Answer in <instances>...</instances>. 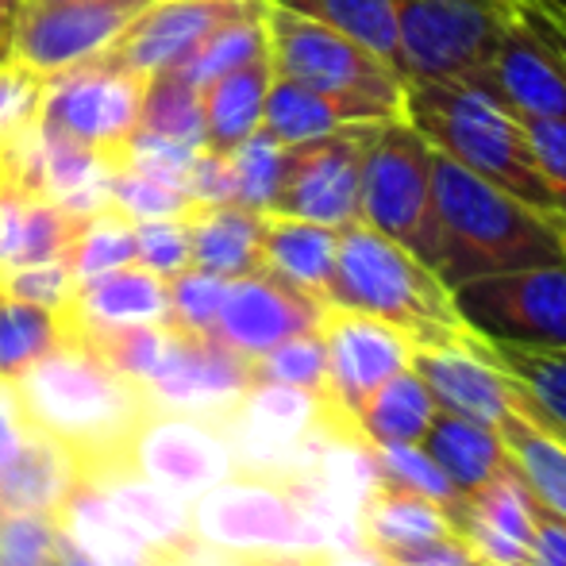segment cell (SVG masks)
I'll use <instances>...</instances> for the list:
<instances>
[{
  "instance_id": "cell-1",
  "label": "cell",
  "mask_w": 566,
  "mask_h": 566,
  "mask_svg": "<svg viewBox=\"0 0 566 566\" xmlns=\"http://www.w3.org/2000/svg\"><path fill=\"white\" fill-rule=\"evenodd\" d=\"M15 394L28 424L74 454L85 485L135 470V436L150 420L147 397L82 339L59 336L46 355L15 374Z\"/></svg>"
},
{
  "instance_id": "cell-2",
  "label": "cell",
  "mask_w": 566,
  "mask_h": 566,
  "mask_svg": "<svg viewBox=\"0 0 566 566\" xmlns=\"http://www.w3.org/2000/svg\"><path fill=\"white\" fill-rule=\"evenodd\" d=\"M432 197L440 224L436 274L454 290L485 274L566 262V228L547 212L516 201L493 181L432 150Z\"/></svg>"
},
{
  "instance_id": "cell-3",
  "label": "cell",
  "mask_w": 566,
  "mask_h": 566,
  "mask_svg": "<svg viewBox=\"0 0 566 566\" xmlns=\"http://www.w3.org/2000/svg\"><path fill=\"white\" fill-rule=\"evenodd\" d=\"M405 119L428 139L436 155L467 166L470 174L493 181L532 209L552 212V197L536 170L524 119L513 113L490 74L459 82H409Z\"/></svg>"
},
{
  "instance_id": "cell-4",
  "label": "cell",
  "mask_w": 566,
  "mask_h": 566,
  "mask_svg": "<svg viewBox=\"0 0 566 566\" xmlns=\"http://www.w3.org/2000/svg\"><path fill=\"white\" fill-rule=\"evenodd\" d=\"M328 305L389 321L417 343L467 332L440 274L428 262H420L409 247L394 243L363 220L339 231Z\"/></svg>"
},
{
  "instance_id": "cell-5",
  "label": "cell",
  "mask_w": 566,
  "mask_h": 566,
  "mask_svg": "<svg viewBox=\"0 0 566 566\" xmlns=\"http://www.w3.org/2000/svg\"><path fill=\"white\" fill-rule=\"evenodd\" d=\"M189 528L205 547L239 566L328 552L324 532L301 505L293 485L277 478L231 474L189 505Z\"/></svg>"
},
{
  "instance_id": "cell-6",
  "label": "cell",
  "mask_w": 566,
  "mask_h": 566,
  "mask_svg": "<svg viewBox=\"0 0 566 566\" xmlns=\"http://www.w3.org/2000/svg\"><path fill=\"white\" fill-rule=\"evenodd\" d=\"M358 220L409 247L436 270L440 224L432 197V147L409 119H389L366 143Z\"/></svg>"
},
{
  "instance_id": "cell-7",
  "label": "cell",
  "mask_w": 566,
  "mask_h": 566,
  "mask_svg": "<svg viewBox=\"0 0 566 566\" xmlns=\"http://www.w3.org/2000/svg\"><path fill=\"white\" fill-rule=\"evenodd\" d=\"M262 28H266L270 70L277 77L321 93H339V97L381 101L405 113V77L350 35L274 0H266Z\"/></svg>"
},
{
  "instance_id": "cell-8",
  "label": "cell",
  "mask_w": 566,
  "mask_h": 566,
  "mask_svg": "<svg viewBox=\"0 0 566 566\" xmlns=\"http://www.w3.org/2000/svg\"><path fill=\"white\" fill-rule=\"evenodd\" d=\"M397 74L409 82H459L490 74L509 23V0H394Z\"/></svg>"
},
{
  "instance_id": "cell-9",
  "label": "cell",
  "mask_w": 566,
  "mask_h": 566,
  "mask_svg": "<svg viewBox=\"0 0 566 566\" xmlns=\"http://www.w3.org/2000/svg\"><path fill=\"white\" fill-rule=\"evenodd\" d=\"M470 336L524 350H566V262L505 270L451 290Z\"/></svg>"
},
{
  "instance_id": "cell-10",
  "label": "cell",
  "mask_w": 566,
  "mask_h": 566,
  "mask_svg": "<svg viewBox=\"0 0 566 566\" xmlns=\"http://www.w3.org/2000/svg\"><path fill=\"white\" fill-rule=\"evenodd\" d=\"M143 93H147V77L97 54L82 66L46 77L39 124L46 132H59L66 139L101 150L116 166L124 143L139 132Z\"/></svg>"
},
{
  "instance_id": "cell-11",
  "label": "cell",
  "mask_w": 566,
  "mask_h": 566,
  "mask_svg": "<svg viewBox=\"0 0 566 566\" xmlns=\"http://www.w3.org/2000/svg\"><path fill=\"white\" fill-rule=\"evenodd\" d=\"M251 386V358L235 355L217 336H189L170 328L163 358L139 389L150 417H193L224 428Z\"/></svg>"
},
{
  "instance_id": "cell-12",
  "label": "cell",
  "mask_w": 566,
  "mask_h": 566,
  "mask_svg": "<svg viewBox=\"0 0 566 566\" xmlns=\"http://www.w3.org/2000/svg\"><path fill=\"white\" fill-rule=\"evenodd\" d=\"M381 124L370 127H343V132L321 135V139L285 147L282 189H277L274 212L313 224L343 231L358 224V193H363V155L370 135Z\"/></svg>"
},
{
  "instance_id": "cell-13",
  "label": "cell",
  "mask_w": 566,
  "mask_h": 566,
  "mask_svg": "<svg viewBox=\"0 0 566 566\" xmlns=\"http://www.w3.org/2000/svg\"><path fill=\"white\" fill-rule=\"evenodd\" d=\"M147 0H28L12 31V59L54 77L105 54Z\"/></svg>"
},
{
  "instance_id": "cell-14",
  "label": "cell",
  "mask_w": 566,
  "mask_h": 566,
  "mask_svg": "<svg viewBox=\"0 0 566 566\" xmlns=\"http://www.w3.org/2000/svg\"><path fill=\"white\" fill-rule=\"evenodd\" d=\"M316 332H321L324 355H328V401L347 417H355V409L374 389H381L394 374L412 366L417 339L378 316L324 305Z\"/></svg>"
},
{
  "instance_id": "cell-15",
  "label": "cell",
  "mask_w": 566,
  "mask_h": 566,
  "mask_svg": "<svg viewBox=\"0 0 566 566\" xmlns=\"http://www.w3.org/2000/svg\"><path fill=\"white\" fill-rule=\"evenodd\" d=\"M262 12H266V0H147L116 35L105 59L139 77H155L178 66L217 28Z\"/></svg>"
},
{
  "instance_id": "cell-16",
  "label": "cell",
  "mask_w": 566,
  "mask_h": 566,
  "mask_svg": "<svg viewBox=\"0 0 566 566\" xmlns=\"http://www.w3.org/2000/svg\"><path fill=\"white\" fill-rule=\"evenodd\" d=\"M412 370L424 378L436 409L497 428L513 405V378L497 366L478 336L459 332L412 347Z\"/></svg>"
},
{
  "instance_id": "cell-17",
  "label": "cell",
  "mask_w": 566,
  "mask_h": 566,
  "mask_svg": "<svg viewBox=\"0 0 566 566\" xmlns=\"http://www.w3.org/2000/svg\"><path fill=\"white\" fill-rule=\"evenodd\" d=\"M132 467L189 505L235 474L224 432L193 417H150L135 436Z\"/></svg>"
},
{
  "instance_id": "cell-18",
  "label": "cell",
  "mask_w": 566,
  "mask_h": 566,
  "mask_svg": "<svg viewBox=\"0 0 566 566\" xmlns=\"http://www.w3.org/2000/svg\"><path fill=\"white\" fill-rule=\"evenodd\" d=\"M321 301L290 290L285 282L270 277L266 270H254V274L228 282L224 308H220L217 321V339L254 363L282 339L313 332L321 324Z\"/></svg>"
},
{
  "instance_id": "cell-19",
  "label": "cell",
  "mask_w": 566,
  "mask_h": 566,
  "mask_svg": "<svg viewBox=\"0 0 566 566\" xmlns=\"http://www.w3.org/2000/svg\"><path fill=\"white\" fill-rule=\"evenodd\" d=\"M536 497L528 493L524 478L513 470L505 454V467L490 478L478 493L459 501L454 528L470 555L493 566H524L532 547V524H536Z\"/></svg>"
},
{
  "instance_id": "cell-20",
  "label": "cell",
  "mask_w": 566,
  "mask_h": 566,
  "mask_svg": "<svg viewBox=\"0 0 566 566\" xmlns=\"http://www.w3.org/2000/svg\"><path fill=\"white\" fill-rule=\"evenodd\" d=\"M490 82L497 85V93L513 105V113L521 119H563L566 116L563 59L516 8L509 12L501 43H497V51H493Z\"/></svg>"
},
{
  "instance_id": "cell-21",
  "label": "cell",
  "mask_w": 566,
  "mask_h": 566,
  "mask_svg": "<svg viewBox=\"0 0 566 566\" xmlns=\"http://www.w3.org/2000/svg\"><path fill=\"white\" fill-rule=\"evenodd\" d=\"M150 324H170V277L139 262L82 282L74 305L59 313V332H119Z\"/></svg>"
},
{
  "instance_id": "cell-22",
  "label": "cell",
  "mask_w": 566,
  "mask_h": 566,
  "mask_svg": "<svg viewBox=\"0 0 566 566\" xmlns=\"http://www.w3.org/2000/svg\"><path fill=\"white\" fill-rule=\"evenodd\" d=\"M389 119H405V113L381 105V101L308 90V85L274 74L270 77L262 127L277 143H285V147H297V143L321 139V135L343 132V127H370V124H389Z\"/></svg>"
},
{
  "instance_id": "cell-23",
  "label": "cell",
  "mask_w": 566,
  "mask_h": 566,
  "mask_svg": "<svg viewBox=\"0 0 566 566\" xmlns=\"http://www.w3.org/2000/svg\"><path fill=\"white\" fill-rule=\"evenodd\" d=\"M497 436L509 462H513V470L524 478L528 493L536 497V505L566 521V436L555 432L532 409L516 381H513V405L497 420Z\"/></svg>"
},
{
  "instance_id": "cell-24",
  "label": "cell",
  "mask_w": 566,
  "mask_h": 566,
  "mask_svg": "<svg viewBox=\"0 0 566 566\" xmlns=\"http://www.w3.org/2000/svg\"><path fill=\"white\" fill-rule=\"evenodd\" d=\"M339 231L313 224V220L266 212L262 224V270L290 290L328 305L332 277H336Z\"/></svg>"
},
{
  "instance_id": "cell-25",
  "label": "cell",
  "mask_w": 566,
  "mask_h": 566,
  "mask_svg": "<svg viewBox=\"0 0 566 566\" xmlns=\"http://www.w3.org/2000/svg\"><path fill=\"white\" fill-rule=\"evenodd\" d=\"M358 524H363V544H370L386 559H405V555L459 539L448 509L420 497V493L394 490V485H378L366 497Z\"/></svg>"
},
{
  "instance_id": "cell-26",
  "label": "cell",
  "mask_w": 566,
  "mask_h": 566,
  "mask_svg": "<svg viewBox=\"0 0 566 566\" xmlns=\"http://www.w3.org/2000/svg\"><path fill=\"white\" fill-rule=\"evenodd\" d=\"M77 462L59 440L35 432L23 440V448L12 454L0 470V509L4 513H39L59 516L66 497L77 490Z\"/></svg>"
},
{
  "instance_id": "cell-27",
  "label": "cell",
  "mask_w": 566,
  "mask_h": 566,
  "mask_svg": "<svg viewBox=\"0 0 566 566\" xmlns=\"http://www.w3.org/2000/svg\"><path fill=\"white\" fill-rule=\"evenodd\" d=\"M262 224L266 212L243 205H193L186 217L193 266L228 282L262 270Z\"/></svg>"
},
{
  "instance_id": "cell-28",
  "label": "cell",
  "mask_w": 566,
  "mask_h": 566,
  "mask_svg": "<svg viewBox=\"0 0 566 566\" xmlns=\"http://www.w3.org/2000/svg\"><path fill=\"white\" fill-rule=\"evenodd\" d=\"M90 490H97L113 505V513L139 536V544L150 555L186 544L193 536V528H189V501L174 497L170 490L147 482L139 470H119V474L93 482Z\"/></svg>"
},
{
  "instance_id": "cell-29",
  "label": "cell",
  "mask_w": 566,
  "mask_h": 566,
  "mask_svg": "<svg viewBox=\"0 0 566 566\" xmlns=\"http://www.w3.org/2000/svg\"><path fill=\"white\" fill-rule=\"evenodd\" d=\"M270 59L243 62V66L228 70L212 85L201 90L205 101V147L231 150L239 139L262 127V113H266V93H270Z\"/></svg>"
},
{
  "instance_id": "cell-30",
  "label": "cell",
  "mask_w": 566,
  "mask_h": 566,
  "mask_svg": "<svg viewBox=\"0 0 566 566\" xmlns=\"http://www.w3.org/2000/svg\"><path fill=\"white\" fill-rule=\"evenodd\" d=\"M436 412L440 409H436L424 378L409 366V370L394 374L381 389H374L355 409L350 424L370 448H381V443H424Z\"/></svg>"
},
{
  "instance_id": "cell-31",
  "label": "cell",
  "mask_w": 566,
  "mask_h": 566,
  "mask_svg": "<svg viewBox=\"0 0 566 566\" xmlns=\"http://www.w3.org/2000/svg\"><path fill=\"white\" fill-rule=\"evenodd\" d=\"M54 521H59L62 539L97 566H143L150 559V552L113 513V505L82 482H77V490L70 493Z\"/></svg>"
},
{
  "instance_id": "cell-32",
  "label": "cell",
  "mask_w": 566,
  "mask_h": 566,
  "mask_svg": "<svg viewBox=\"0 0 566 566\" xmlns=\"http://www.w3.org/2000/svg\"><path fill=\"white\" fill-rule=\"evenodd\" d=\"M424 451L448 474V482L459 490V497L478 493L505 467V448H501L497 428L454 417V412H436L432 428L424 436Z\"/></svg>"
},
{
  "instance_id": "cell-33",
  "label": "cell",
  "mask_w": 566,
  "mask_h": 566,
  "mask_svg": "<svg viewBox=\"0 0 566 566\" xmlns=\"http://www.w3.org/2000/svg\"><path fill=\"white\" fill-rule=\"evenodd\" d=\"M293 12H305L313 20L328 23V28L350 35L355 43H363L366 51H374L378 59H386L389 66H397V4L394 0H274Z\"/></svg>"
},
{
  "instance_id": "cell-34",
  "label": "cell",
  "mask_w": 566,
  "mask_h": 566,
  "mask_svg": "<svg viewBox=\"0 0 566 566\" xmlns=\"http://www.w3.org/2000/svg\"><path fill=\"white\" fill-rule=\"evenodd\" d=\"M485 347L497 358L501 370L521 386V394L528 397L532 409L555 432L566 436V350H524V347H497V343H485Z\"/></svg>"
},
{
  "instance_id": "cell-35",
  "label": "cell",
  "mask_w": 566,
  "mask_h": 566,
  "mask_svg": "<svg viewBox=\"0 0 566 566\" xmlns=\"http://www.w3.org/2000/svg\"><path fill=\"white\" fill-rule=\"evenodd\" d=\"M139 127H143V132L170 135V139L205 147V101H201V90H197V85H189L181 74H174V70H163V74L147 77Z\"/></svg>"
},
{
  "instance_id": "cell-36",
  "label": "cell",
  "mask_w": 566,
  "mask_h": 566,
  "mask_svg": "<svg viewBox=\"0 0 566 566\" xmlns=\"http://www.w3.org/2000/svg\"><path fill=\"white\" fill-rule=\"evenodd\" d=\"M266 54V28H262V15H243V20H231L224 28H217L205 39L197 51H189L186 59L174 66V74H181L189 85L205 90L217 77H224L228 70L254 62Z\"/></svg>"
},
{
  "instance_id": "cell-37",
  "label": "cell",
  "mask_w": 566,
  "mask_h": 566,
  "mask_svg": "<svg viewBox=\"0 0 566 566\" xmlns=\"http://www.w3.org/2000/svg\"><path fill=\"white\" fill-rule=\"evenodd\" d=\"M77 285L108 274V270L132 266L135 262V224L116 209H105L97 217L77 220L74 243L66 254Z\"/></svg>"
},
{
  "instance_id": "cell-38",
  "label": "cell",
  "mask_w": 566,
  "mask_h": 566,
  "mask_svg": "<svg viewBox=\"0 0 566 566\" xmlns=\"http://www.w3.org/2000/svg\"><path fill=\"white\" fill-rule=\"evenodd\" d=\"M228 166L231 186H235V205L254 212H274L285 170V143H277L266 127H259L228 150Z\"/></svg>"
},
{
  "instance_id": "cell-39",
  "label": "cell",
  "mask_w": 566,
  "mask_h": 566,
  "mask_svg": "<svg viewBox=\"0 0 566 566\" xmlns=\"http://www.w3.org/2000/svg\"><path fill=\"white\" fill-rule=\"evenodd\" d=\"M59 343V316L0 290V374L15 378Z\"/></svg>"
},
{
  "instance_id": "cell-40",
  "label": "cell",
  "mask_w": 566,
  "mask_h": 566,
  "mask_svg": "<svg viewBox=\"0 0 566 566\" xmlns=\"http://www.w3.org/2000/svg\"><path fill=\"white\" fill-rule=\"evenodd\" d=\"M46 77L15 59H0V174L12 150L39 127Z\"/></svg>"
},
{
  "instance_id": "cell-41",
  "label": "cell",
  "mask_w": 566,
  "mask_h": 566,
  "mask_svg": "<svg viewBox=\"0 0 566 566\" xmlns=\"http://www.w3.org/2000/svg\"><path fill=\"white\" fill-rule=\"evenodd\" d=\"M254 381H270V386H290L305 389V394L328 397V355H324L321 332H301V336L282 339L251 363Z\"/></svg>"
},
{
  "instance_id": "cell-42",
  "label": "cell",
  "mask_w": 566,
  "mask_h": 566,
  "mask_svg": "<svg viewBox=\"0 0 566 566\" xmlns=\"http://www.w3.org/2000/svg\"><path fill=\"white\" fill-rule=\"evenodd\" d=\"M374 467H378V485H394V490H409L420 497L436 501L451 513L459 509V490L448 482L436 459L424 451V443H381L374 448Z\"/></svg>"
},
{
  "instance_id": "cell-43",
  "label": "cell",
  "mask_w": 566,
  "mask_h": 566,
  "mask_svg": "<svg viewBox=\"0 0 566 566\" xmlns=\"http://www.w3.org/2000/svg\"><path fill=\"white\" fill-rule=\"evenodd\" d=\"M228 277L209 270H181L170 277V328L189 336H217L220 308H224Z\"/></svg>"
},
{
  "instance_id": "cell-44",
  "label": "cell",
  "mask_w": 566,
  "mask_h": 566,
  "mask_svg": "<svg viewBox=\"0 0 566 566\" xmlns=\"http://www.w3.org/2000/svg\"><path fill=\"white\" fill-rule=\"evenodd\" d=\"M197 155H201V147H193V143H181V139H170V135H155L139 127V132L124 143V150H119L116 170H135V174H147V178L163 181V186L186 189Z\"/></svg>"
},
{
  "instance_id": "cell-45",
  "label": "cell",
  "mask_w": 566,
  "mask_h": 566,
  "mask_svg": "<svg viewBox=\"0 0 566 566\" xmlns=\"http://www.w3.org/2000/svg\"><path fill=\"white\" fill-rule=\"evenodd\" d=\"M108 197H113V209L124 212L132 224H143V220H178L189 217V209H193L186 189L163 186V181L135 170H113Z\"/></svg>"
},
{
  "instance_id": "cell-46",
  "label": "cell",
  "mask_w": 566,
  "mask_h": 566,
  "mask_svg": "<svg viewBox=\"0 0 566 566\" xmlns=\"http://www.w3.org/2000/svg\"><path fill=\"white\" fill-rule=\"evenodd\" d=\"M0 290L15 301H28L35 308L46 313H66L77 297V277L70 270L66 259H51V262H31V266H15L0 277Z\"/></svg>"
},
{
  "instance_id": "cell-47",
  "label": "cell",
  "mask_w": 566,
  "mask_h": 566,
  "mask_svg": "<svg viewBox=\"0 0 566 566\" xmlns=\"http://www.w3.org/2000/svg\"><path fill=\"white\" fill-rule=\"evenodd\" d=\"M59 552V521L0 509V566H43Z\"/></svg>"
},
{
  "instance_id": "cell-48",
  "label": "cell",
  "mask_w": 566,
  "mask_h": 566,
  "mask_svg": "<svg viewBox=\"0 0 566 566\" xmlns=\"http://www.w3.org/2000/svg\"><path fill=\"white\" fill-rule=\"evenodd\" d=\"M135 262L163 277H174L193 266L186 217L178 220H143L135 224Z\"/></svg>"
},
{
  "instance_id": "cell-49",
  "label": "cell",
  "mask_w": 566,
  "mask_h": 566,
  "mask_svg": "<svg viewBox=\"0 0 566 566\" xmlns=\"http://www.w3.org/2000/svg\"><path fill=\"white\" fill-rule=\"evenodd\" d=\"M524 132L532 143L536 170L552 197L555 220L566 228V116L563 119H524Z\"/></svg>"
},
{
  "instance_id": "cell-50",
  "label": "cell",
  "mask_w": 566,
  "mask_h": 566,
  "mask_svg": "<svg viewBox=\"0 0 566 566\" xmlns=\"http://www.w3.org/2000/svg\"><path fill=\"white\" fill-rule=\"evenodd\" d=\"M28 436L31 424L23 417L20 394H15V378L0 374V470H4V462H12V454L23 448Z\"/></svg>"
},
{
  "instance_id": "cell-51",
  "label": "cell",
  "mask_w": 566,
  "mask_h": 566,
  "mask_svg": "<svg viewBox=\"0 0 566 566\" xmlns=\"http://www.w3.org/2000/svg\"><path fill=\"white\" fill-rule=\"evenodd\" d=\"M509 4L555 46L566 66V0H509Z\"/></svg>"
},
{
  "instance_id": "cell-52",
  "label": "cell",
  "mask_w": 566,
  "mask_h": 566,
  "mask_svg": "<svg viewBox=\"0 0 566 566\" xmlns=\"http://www.w3.org/2000/svg\"><path fill=\"white\" fill-rule=\"evenodd\" d=\"M524 566H566V521L552 516L547 509H536L532 524V547Z\"/></svg>"
},
{
  "instance_id": "cell-53",
  "label": "cell",
  "mask_w": 566,
  "mask_h": 566,
  "mask_svg": "<svg viewBox=\"0 0 566 566\" xmlns=\"http://www.w3.org/2000/svg\"><path fill=\"white\" fill-rule=\"evenodd\" d=\"M474 555L462 539H448V544H436L428 552L405 555V559H389V566H470Z\"/></svg>"
},
{
  "instance_id": "cell-54",
  "label": "cell",
  "mask_w": 566,
  "mask_h": 566,
  "mask_svg": "<svg viewBox=\"0 0 566 566\" xmlns=\"http://www.w3.org/2000/svg\"><path fill=\"white\" fill-rule=\"evenodd\" d=\"M28 0H0V59H12V31Z\"/></svg>"
},
{
  "instance_id": "cell-55",
  "label": "cell",
  "mask_w": 566,
  "mask_h": 566,
  "mask_svg": "<svg viewBox=\"0 0 566 566\" xmlns=\"http://www.w3.org/2000/svg\"><path fill=\"white\" fill-rule=\"evenodd\" d=\"M43 566H70V563L62 559V552H54V559H51V563H43Z\"/></svg>"
},
{
  "instance_id": "cell-56",
  "label": "cell",
  "mask_w": 566,
  "mask_h": 566,
  "mask_svg": "<svg viewBox=\"0 0 566 566\" xmlns=\"http://www.w3.org/2000/svg\"><path fill=\"white\" fill-rule=\"evenodd\" d=\"M470 566H493V563H482V559H474V563H470Z\"/></svg>"
}]
</instances>
